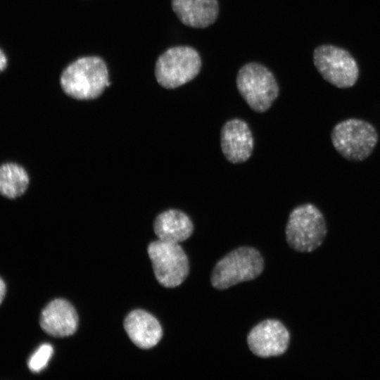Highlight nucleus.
<instances>
[{
	"label": "nucleus",
	"mask_w": 380,
	"mask_h": 380,
	"mask_svg": "<svg viewBox=\"0 0 380 380\" xmlns=\"http://www.w3.org/2000/svg\"><path fill=\"white\" fill-rule=\"evenodd\" d=\"M29 177L26 170L13 163H6L0 167V192L8 198L20 196L27 190Z\"/></svg>",
	"instance_id": "nucleus-15"
},
{
	"label": "nucleus",
	"mask_w": 380,
	"mask_h": 380,
	"mask_svg": "<svg viewBox=\"0 0 380 380\" xmlns=\"http://www.w3.org/2000/svg\"><path fill=\"white\" fill-rule=\"evenodd\" d=\"M53 350L50 344L44 343L40 346L28 360V367L33 372L42 370L50 360Z\"/></svg>",
	"instance_id": "nucleus-16"
},
{
	"label": "nucleus",
	"mask_w": 380,
	"mask_h": 380,
	"mask_svg": "<svg viewBox=\"0 0 380 380\" xmlns=\"http://www.w3.org/2000/svg\"><path fill=\"white\" fill-rule=\"evenodd\" d=\"M39 322L42 329L49 335L65 337L76 331L78 316L68 301L58 298L51 301L43 309Z\"/></svg>",
	"instance_id": "nucleus-11"
},
{
	"label": "nucleus",
	"mask_w": 380,
	"mask_h": 380,
	"mask_svg": "<svg viewBox=\"0 0 380 380\" xmlns=\"http://www.w3.org/2000/svg\"><path fill=\"white\" fill-rule=\"evenodd\" d=\"M6 293V284L2 278L0 279V303H1Z\"/></svg>",
	"instance_id": "nucleus-18"
},
{
	"label": "nucleus",
	"mask_w": 380,
	"mask_h": 380,
	"mask_svg": "<svg viewBox=\"0 0 380 380\" xmlns=\"http://www.w3.org/2000/svg\"><path fill=\"white\" fill-rule=\"evenodd\" d=\"M153 229L158 239L179 243L191 236L194 226L190 218L184 213L170 209L156 217Z\"/></svg>",
	"instance_id": "nucleus-14"
},
{
	"label": "nucleus",
	"mask_w": 380,
	"mask_h": 380,
	"mask_svg": "<svg viewBox=\"0 0 380 380\" xmlns=\"http://www.w3.org/2000/svg\"><path fill=\"white\" fill-rule=\"evenodd\" d=\"M157 281L167 288L179 286L189 272V260L177 243L158 239L147 248Z\"/></svg>",
	"instance_id": "nucleus-7"
},
{
	"label": "nucleus",
	"mask_w": 380,
	"mask_h": 380,
	"mask_svg": "<svg viewBox=\"0 0 380 380\" xmlns=\"http://www.w3.org/2000/svg\"><path fill=\"white\" fill-rule=\"evenodd\" d=\"M221 148L225 158L232 163L246 161L253 149V138L248 124L241 119L224 123L220 132Z\"/></svg>",
	"instance_id": "nucleus-10"
},
{
	"label": "nucleus",
	"mask_w": 380,
	"mask_h": 380,
	"mask_svg": "<svg viewBox=\"0 0 380 380\" xmlns=\"http://www.w3.org/2000/svg\"><path fill=\"white\" fill-rule=\"evenodd\" d=\"M124 328L131 341L142 349L153 348L163 336L158 321L143 310L130 312L125 319Z\"/></svg>",
	"instance_id": "nucleus-12"
},
{
	"label": "nucleus",
	"mask_w": 380,
	"mask_h": 380,
	"mask_svg": "<svg viewBox=\"0 0 380 380\" xmlns=\"http://www.w3.org/2000/svg\"><path fill=\"white\" fill-rule=\"evenodd\" d=\"M313 62L322 77L338 88H349L357 82L359 70L355 60L346 50L333 45L317 47Z\"/></svg>",
	"instance_id": "nucleus-8"
},
{
	"label": "nucleus",
	"mask_w": 380,
	"mask_h": 380,
	"mask_svg": "<svg viewBox=\"0 0 380 380\" xmlns=\"http://www.w3.org/2000/svg\"><path fill=\"white\" fill-rule=\"evenodd\" d=\"M60 83L63 91L72 98L96 99L110 84L108 68L100 57H82L65 68Z\"/></svg>",
	"instance_id": "nucleus-1"
},
{
	"label": "nucleus",
	"mask_w": 380,
	"mask_h": 380,
	"mask_svg": "<svg viewBox=\"0 0 380 380\" xmlns=\"http://www.w3.org/2000/svg\"><path fill=\"white\" fill-rule=\"evenodd\" d=\"M331 139L333 146L342 157L358 162L372 154L378 143L379 134L370 122L353 118L335 125Z\"/></svg>",
	"instance_id": "nucleus-3"
},
{
	"label": "nucleus",
	"mask_w": 380,
	"mask_h": 380,
	"mask_svg": "<svg viewBox=\"0 0 380 380\" xmlns=\"http://www.w3.org/2000/svg\"><path fill=\"white\" fill-rule=\"evenodd\" d=\"M236 85L251 108L259 113L268 110L279 94L273 74L256 63H248L239 70Z\"/></svg>",
	"instance_id": "nucleus-5"
},
{
	"label": "nucleus",
	"mask_w": 380,
	"mask_h": 380,
	"mask_svg": "<svg viewBox=\"0 0 380 380\" xmlns=\"http://www.w3.org/2000/svg\"><path fill=\"white\" fill-rule=\"evenodd\" d=\"M327 233L323 213L311 203L294 208L289 215L285 234L288 245L300 253H310L324 242Z\"/></svg>",
	"instance_id": "nucleus-2"
},
{
	"label": "nucleus",
	"mask_w": 380,
	"mask_h": 380,
	"mask_svg": "<svg viewBox=\"0 0 380 380\" xmlns=\"http://www.w3.org/2000/svg\"><path fill=\"white\" fill-rule=\"evenodd\" d=\"M263 267L264 261L258 250L248 246L239 247L217 262L211 275V283L217 289H226L255 279Z\"/></svg>",
	"instance_id": "nucleus-4"
},
{
	"label": "nucleus",
	"mask_w": 380,
	"mask_h": 380,
	"mask_svg": "<svg viewBox=\"0 0 380 380\" xmlns=\"http://www.w3.org/2000/svg\"><path fill=\"white\" fill-rule=\"evenodd\" d=\"M6 65L7 58L3 50L1 49L0 52V69L1 71H3L6 68Z\"/></svg>",
	"instance_id": "nucleus-17"
},
{
	"label": "nucleus",
	"mask_w": 380,
	"mask_h": 380,
	"mask_svg": "<svg viewBox=\"0 0 380 380\" xmlns=\"http://www.w3.org/2000/svg\"><path fill=\"white\" fill-rule=\"evenodd\" d=\"M201 67V57L194 49L189 46L172 47L158 58L156 78L162 87L174 89L195 78Z\"/></svg>",
	"instance_id": "nucleus-6"
},
{
	"label": "nucleus",
	"mask_w": 380,
	"mask_h": 380,
	"mask_svg": "<svg viewBox=\"0 0 380 380\" xmlns=\"http://www.w3.org/2000/svg\"><path fill=\"white\" fill-rule=\"evenodd\" d=\"M172 6L183 24L198 28L212 25L219 11L217 0H172Z\"/></svg>",
	"instance_id": "nucleus-13"
},
{
	"label": "nucleus",
	"mask_w": 380,
	"mask_h": 380,
	"mask_svg": "<svg viewBox=\"0 0 380 380\" xmlns=\"http://www.w3.org/2000/svg\"><path fill=\"white\" fill-rule=\"evenodd\" d=\"M290 334L286 327L276 319H266L251 329L247 343L251 352L261 357L279 356L288 349Z\"/></svg>",
	"instance_id": "nucleus-9"
}]
</instances>
